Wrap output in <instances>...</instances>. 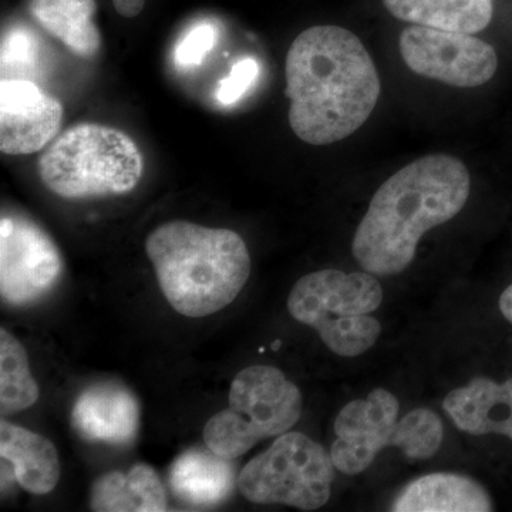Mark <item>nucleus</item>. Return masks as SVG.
<instances>
[{"mask_svg":"<svg viewBox=\"0 0 512 512\" xmlns=\"http://www.w3.org/2000/svg\"><path fill=\"white\" fill-rule=\"evenodd\" d=\"M146 252L165 299L188 318L227 308L251 275L247 244L231 229L167 222L148 235Z\"/></svg>","mask_w":512,"mask_h":512,"instance_id":"7ed1b4c3","label":"nucleus"},{"mask_svg":"<svg viewBox=\"0 0 512 512\" xmlns=\"http://www.w3.org/2000/svg\"><path fill=\"white\" fill-rule=\"evenodd\" d=\"M72 424L84 440L127 444L140 427V404L121 384H93L77 397Z\"/></svg>","mask_w":512,"mask_h":512,"instance_id":"f8f14e48","label":"nucleus"},{"mask_svg":"<svg viewBox=\"0 0 512 512\" xmlns=\"http://www.w3.org/2000/svg\"><path fill=\"white\" fill-rule=\"evenodd\" d=\"M470 188L466 164L456 157L431 154L406 165L373 195L353 238L356 261L369 274H400L421 237L463 210Z\"/></svg>","mask_w":512,"mask_h":512,"instance_id":"f03ea898","label":"nucleus"},{"mask_svg":"<svg viewBox=\"0 0 512 512\" xmlns=\"http://www.w3.org/2000/svg\"><path fill=\"white\" fill-rule=\"evenodd\" d=\"M399 400L375 389L363 400L350 402L335 420L336 440L330 456L340 473L355 476L375 461L384 447L399 444Z\"/></svg>","mask_w":512,"mask_h":512,"instance_id":"9d476101","label":"nucleus"},{"mask_svg":"<svg viewBox=\"0 0 512 512\" xmlns=\"http://www.w3.org/2000/svg\"><path fill=\"white\" fill-rule=\"evenodd\" d=\"M39 63V46L32 33L23 28L8 30L2 39V72L33 73Z\"/></svg>","mask_w":512,"mask_h":512,"instance_id":"412c9836","label":"nucleus"},{"mask_svg":"<svg viewBox=\"0 0 512 512\" xmlns=\"http://www.w3.org/2000/svg\"><path fill=\"white\" fill-rule=\"evenodd\" d=\"M63 274L53 239L22 217L0 221V295L13 306H25L47 295Z\"/></svg>","mask_w":512,"mask_h":512,"instance_id":"1a4fd4ad","label":"nucleus"},{"mask_svg":"<svg viewBox=\"0 0 512 512\" xmlns=\"http://www.w3.org/2000/svg\"><path fill=\"white\" fill-rule=\"evenodd\" d=\"M399 49L413 73L448 86H483L497 72L494 47L471 33L414 25L403 30Z\"/></svg>","mask_w":512,"mask_h":512,"instance_id":"6e6552de","label":"nucleus"},{"mask_svg":"<svg viewBox=\"0 0 512 512\" xmlns=\"http://www.w3.org/2000/svg\"><path fill=\"white\" fill-rule=\"evenodd\" d=\"M500 309L505 318L512 323V285L508 286L500 298Z\"/></svg>","mask_w":512,"mask_h":512,"instance_id":"393cba45","label":"nucleus"},{"mask_svg":"<svg viewBox=\"0 0 512 512\" xmlns=\"http://www.w3.org/2000/svg\"><path fill=\"white\" fill-rule=\"evenodd\" d=\"M335 468L332 456L319 443L288 431L249 461L239 474L238 487L254 504L315 511L328 503Z\"/></svg>","mask_w":512,"mask_h":512,"instance_id":"0eeeda50","label":"nucleus"},{"mask_svg":"<svg viewBox=\"0 0 512 512\" xmlns=\"http://www.w3.org/2000/svg\"><path fill=\"white\" fill-rule=\"evenodd\" d=\"M382 301L383 289L373 274L323 269L296 282L288 311L293 319L318 330L333 353L356 357L379 339L382 326L372 313Z\"/></svg>","mask_w":512,"mask_h":512,"instance_id":"39448f33","label":"nucleus"},{"mask_svg":"<svg viewBox=\"0 0 512 512\" xmlns=\"http://www.w3.org/2000/svg\"><path fill=\"white\" fill-rule=\"evenodd\" d=\"M90 504L99 512H161L167 510V495L154 468L136 464L127 473L101 476L93 485Z\"/></svg>","mask_w":512,"mask_h":512,"instance_id":"f3484780","label":"nucleus"},{"mask_svg":"<svg viewBox=\"0 0 512 512\" xmlns=\"http://www.w3.org/2000/svg\"><path fill=\"white\" fill-rule=\"evenodd\" d=\"M285 74L289 126L311 146H329L356 133L382 92L365 45L339 26H313L296 37Z\"/></svg>","mask_w":512,"mask_h":512,"instance_id":"f257e3e1","label":"nucleus"},{"mask_svg":"<svg viewBox=\"0 0 512 512\" xmlns=\"http://www.w3.org/2000/svg\"><path fill=\"white\" fill-rule=\"evenodd\" d=\"M30 13L43 29L74 55L92 57L101 37L96 23V0H30Z\"/></svg>","mask_w":512,"mask_h":512,"instance_id":"6ab92c4d","label":"nucleus"},{"mask_svg":"<svg viewBox=\"0 0 512 512\" xmlns=\"http://www.w3.org/2000/svg\"><path fill=\"white\" fill-rule=\"evenodd\" d=\"M63 106L28 79L0 83V150L6 156L42 151L59 134Z\"/></svg>","mask_w":512,"mask_h":512,"instance_id":"9b49d317","label":"nucleus"},{"mask_svg":"<svg viewBox=\"0 0 512 512\" xmlns=\"http://www.w3.org/2000/svg\"><path fill=\"white\" fill-rule=\"evenodd\" d=\"M207 447L192 448L174 461L170 485L175 497L194 507L222 503L234 490L235 467Z\"/></svg>","mask_w":512,"mask_h":512,"instance_id":"dca6fc26","label":"nucleus"},{"mask_svg":"<svg viewBox=\"0 0 512 512\" xmlns=\"http://www.w3.org/2000/svg\"><path fill=\"white\" fill-rule=\"evenodd\" d=\"M396 512H488L493 501L477 481L460 474H429L413 481L393 503Z\"/></svg>","mask_w":512,"mask_h":512,"instance_id":"2eb2a0df","label":"nucleus"},{"mask_svg":"<svg viewBox=\"0 0 512 512\" xmlns=\"http://www.w3.org/2000/svg\"><path fill=\"white\" fill-rule=\"evenodd\" d=\"M302 414V393L271 366H251L235 376L229 407L204 427L205 446L235 460L259 441L288 433Z\"/></svg>","mask_w":512,"mask_h":512,"instance_id":"423d86ee","label":"nucleus"},{"mask_svg":"<svg viewBox=\"0 0 512 512\" xmlns=\"http://www.w3.org/2000/svg\"><path fill=\"white\" fill-rule=\"evenodd\" d=\"M114 9L123 18H136L143 12L146 0H113Z\"/></svg>","mask_w":512,"mask_h":512,"instance_id":"b1692460","label":"nucleus"},{"mask_svg":"<svg viewBox=\"0 0 512 512\" xmlns=\"http://www.w3.org/2000/svg\"><path fill=\"white\" fill-rule=\"evenodd\" d=\"M37 168L53 194L84 200L133 191L143 177L144 161L137 144L123 131L82 123L55 138Z\"/></svg>","mask_w":512,"mask_h":512,"instance_id":"20e7f679","label":"nucleus"},{"mask_svg":"<svg viewBox=\"0 0 512 512\" xmlns=\"http://www.w3.org/2000/svg\"><path fill=\"white\" fill-rule=\"evenodd\" d=\"M0 456L12 464L13 476L30 494L52 493L59 483L62 473L59 453L55 444L45 436L2 420Z\"/></svg>","mask_w":512,"mask_h":512,"instance_id":"4468645a","label":"nucleus"},{"mask_svg":"<svg viewBox=\"0 0 512 512\" xmlns=\"http://www.w3.org/2000/svg\"><path fill=\"white\" fill-rule=\"evenodd\" d=\"M394 18L427 28L481 32L493 19V0H383Z\"/></svg>","mask_w":512,"mask_h":512,"instance_id":"a211bd4d","label":"nucleus"},{"mask_svg":"<svg viewBox=\"0 0 512 512\" xmlns=\"http://www.w3.org/2000/svg\"><path fill=\"white\" fill-rule=\"evenodd\" d=\"M259 76V63L254 57H242L232 66L231 72L218 84L215 97L224 106L238 103L254 86Z\"/></svg>","mask_w":512,"mask_h":512,"instance_id":"5701e85b","label":"nucleus"},{"mask_svg":"<svg viewBox=\"0 0 512 512\" xmlns=\"http://www.w3.org/2000/svg\"><path fill=\"white\" fill-rule=\"evenodd\" d=\"M39 399V386L30 373L28 353L12 333L0 329V410L6 414L29 409Z\"/></svg>","mask_w":512,"mask_h":512,"instance_id":"aec40b11","label":"nucleus"},{"mask_svg":"<svg viewBox=\"0 0 512 512\" xmlns=\"http://www.w3.org/2000/svg\"><path fill=\"white\" fill-rule=\"evenodd\" d=\"M443 407L468 434H503L512 440V377L501 384L485 377L471 380L448 393Z\"/></svg>","mask_w":512,"mask_h":512,"instance_id":"ddd939ff","label":"nucleus"},{"mask_svg":"<svg viewBox=\"0 0 512 512\" xmlns=\"http://www.w3.org/2000/svg\"><path fill=\"white\" fill-rule=\"evenodd\" d=\"M218 33L214 25L198 23L175 47V63L181 67L200 66L217 43Z\"/></svg>","mask_w":512,"mask_h":512,"instance_id":"4be33fe9","label":"nucleus"}]
</instances>
